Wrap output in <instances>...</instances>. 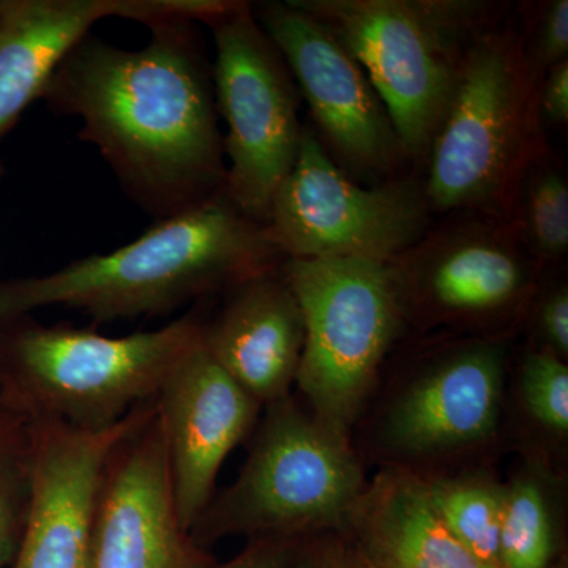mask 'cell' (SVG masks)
Instances as JSON below:
<instances>
[{
	"instance_id": "cell-1",
	"label": "cell",
	"mask_w": 568,
	"mask_h": 568,
	"mask_svg": "<svg viewBox=\"0 0 568 568\" xmlns=\"http://www.w3.org/2000/svg\"><path fill=\"white\" fill-rule=\"evenodd\" d=\"M126 51L84 37L44 88L51 110L80 119L126 194L159 222L226 192L212 69L194 21L148 26Z\"/></svg>"
},
{
	"instance_id": "cell-2",
	"label": "cell",
	"mask_w": 568,
	"mask_h": 568,
	"mask_svg": "<svg viewBox=\"0 0 568 568\" xmlns=\"http://www.w3.org/2000/svg\"><path fill=\"white\" fill-rule=\"evenodd\" d=\"M284 260L267 226L223 192L162 220L115 252L82 257L51 274L0 282V317L48 306L80 310L95 321L168 315Z\"/></svg>"
},
{
	"instance_id": "cell-3",
	"label": "cell",
	"mask_w": 568,
	"mask_h": 568,
	"mask_svg": "<svg viewBox=\"0 0 568 568\" xmlns=\"http://www.w3.org/2000/svg\"><path fill=\"white\" fill-rule=\"evenodd\" d=\"M515 7L466 52L425 159L435 215L473 212L511 223L530 164L551 151Z\"/></svg>"
},
{
	"instance_id": "cell-4",
	"label": "cell",
	"mask_w": 568,
	"mask_h": 568,
	"mask_svg": "<svg viewBox=\"0 0 568 568\" xmlns=\"http://www.w3.org/2000/svg\"><path fill=\"white\" fill-rule=\"evenodd\" d=\"M204 320L108 336L31 315L0 317V403L31 424L103 429L159 394L168 373L203 339Z\"/></svg>"
},
{
	"instance_id": "cell-5",
	"label": "cell",
	"mask_w": 568,
	"mask_h": 568,
	"mask_svg": "<svg viewBox=\"0 0 568 568\" xmlns=\"http://www.w3.org/2000/svg\"><path fill=\"white\" fill-rule=\"evenodd\" d=\"M358 62L409 162H425L466 52L510 13L485 0H294Z\"/></svg>"
},
{
	"instance_id": "cell-6",
	"label": "cell",
	"mask_w": 568,
	"mask_h": 568,
	"mask_svg": "<svg viewBox=\"0 0 568 568\" xmlns=\"http://www.w3.org/2000/svg\"><path fill=\"white\" fill-rule=\"evenodd\" d=\"M364 487L349 439L287 395L265 406L237 480L212 497L190 536L207 549L227 536L301 538L339 530Z\"/></svg>"
},
{
	"instance_id": "cell-7",
	"label": "cell",
	"mask_w": 568,
	"mask_h": 568,
	"mask_svg": "<svg viewBox=\"0 0 568 568\" xmlns=\"http://www.w3.org/2000/svg\"><path fill=\"white\" fill-rule=\"evenodd\" d=\"M284 272L305 321L298 390L310 413L349 439L381 365L407 324L390 264L286 260Z\"/></svg>"
},
{
	"instance_id": "cell-8",
	"label": "cell",
	"mask_w": 568,
	"mask_h": 568,
	"mask_svg": "<svg viewBox=\"0 0 568 568\" xmlns=\"http://www.w3.org/2000/svg\"><path fill=\"white\" fill-rule=\"evenodd\" d=\"M433 223L422 178L405 174L362 185L305 126L297 160L276 190L265 226L286 260L390 264Z\"/></svg>"
},
{
	"instance_id": "cell-9",
	"label": "cell",
	"mask_w": 568,
	"mask_h": 568,
	"mask_svg": "<svg viewBox=\"0 0 568 568\" xmlns=\"http://www.w3.org/2000/svg\"><path fill=\"white\" fill-rule=\"evenodd\" d=\"M205 24L215 41L216 111L226 123V193L245 215L265 224L301 149L298 89L248 2L237 0Z\"/></svg>"
},
{
	"instance_id": "cell-10",
	"label": "cell",
	"mask_w": 568,
	"mask_h": 568,
	"mask_svg": "<svg viewBox=\"0 0 568 568\" xmlns=\"http://www.w3.org/2000/svg\"><path fill=\"white\" fill-rule=\"evenodd\" d=\"M407 324L488 331L530 310L541 268L507 220L458 212L390 263Z\"/></svg>"
},
{
	"instance_id": "cell-11",
	"label": "cell",
	"mask_w": 568,
	"mask_h": 568,
	"mask_svg": "<svg viewBox=\"0 0 568 568\" xmlns=\"http://www.w3.org/2000/svg\"><path fill=\"white\" fill-rule=\"evenodd\" d=\"M308 103L328 155L351 178H402L409 162L384 103L353 55L294 0L253 9Z\"/></svg>"
},
{
	"instance_id": "cell-12",
	"label": "cell",
	"mask_w": 568,
	"mask_h": 568,
	"mask_svg": "<svg viewBox=\"0 0 568 568\" xmlns=\"http://www.w3.org/2000/svg\"><path fill=\"white\" fill-rule=\"evenodd\" d=\"M507 346L470 336L437 346L384 414L381 439L399 458H436L481 446L503 413Z\"/></svg>"
},
{
	"instance_id": "cell-13",
	"label": "cell",
	"mask_w": 568,
	"mask_h": 568,
	"mask_svg": "<svg viewBox=\"0 0 568 568\" xmlns=\"http://www.w3.org/2000/svg\"><path fill=\"white\" fill-rule=\"evenodd\" d=\"M183 528L155 405L112 450L104 467L91 568H213Z\"/></svg>"
},
{
	"instance_id": "cell-14",
	"label": "cell",
	"mask_w": 568,
	"mask_h": 568,
	"mask_svg": "<svg viewBox=\"0 0 568 568\" xmlns=\"http://www.w3.org/2000/svg\"><path fill=\"white\" fill-rule=\"evenodd\" d=\"M153 409L152 402L103 429L32 424V499L10 568H91L93 521L112 450Z\"/></svg>"
},
{
	"instance_id": "cell-15",
	"label": "cell",
	"mask_w": 568,
	"mask_h": 568,
	"mask_svg": "<svg viewBox=\"0 0 568 568\" xmlns=\"http://www.w3.org/2000/svg\"><path fill=\"white\" fill-rule=\"evenodd\" d=\"M153 405L175 507L190 532L212 500L224 459L253 432L263 406L213 361L203 339L168 373Z\"/></svg>"
},
{
	"instance_id": "cell-16",
	"label": "cell",
	"mask_w": 568,
	"mask_h": 568,
	"mask_svg": "<svg viewBox=\"0 0 568 568\" xmlns=\"http://www.w3.org/2000/svg\"><path fill=\"white\" fill-rule=\"evenodd\" d=\"M209 0H3L0 10V134L40 99L63 59L92 26L121 17L151 26L170 18L197 21Z\"/></svg>"
},
{
	"instance_id": "cell-17",
	"label": "cell",
	"mask_w": 568,
	"mask_h": 568,
	"mask_svg": "<svg viewBox=\"0 0 568 568\" xmlns=\"http://www.w3.org/2000/svg\"><path fill=\"white\" fill-rule=\"evenodd\" d=\"M227 293L219 316L204 323L203 345L261 406L271 405L290 395L297 377L305 346L302 306L284 263Z\"/></svg>"
},
{
	"instance_id": "cell-18",
	"label": "cell",
	"mask_w": 568,
	"mask_h": 568,
	"mask_svg": "<svg viewBox=\"0 0 568 568\" xmlns=\"http://www.w3.org/2000/svg\"><path fill=\"white\" fill-rule=\"evenodd\" d=\"M346 528L373 568H496L452 536L433 506L428 481L403 467H387L362 489Z\"/></svg>"
},
{
	"instance_id": "cell-19",
	"label": "cell",
	"mask_w": 568,
	"mask_h": 568,
	"mask_svg": "<svg viewBox=\"0 0 568 568\" xmlns=\"http://www.w3.org/2000/svg\"><path fill=\"white\" fill-rule=\"evenodd\" d=\"M511 224L526 252L544 271L568 252V181L549 151L530 164L519 183Z\"/></svg>"
},
{
	"instance_id": "cell-20",
	"label": "cell",
	"mask_w": 568,
	"mask_h": 568,
	"mask_svg": "<svg viewBox=\"0 0 568 568\" xmlns=\"http://www.w3.org/2000/svg\"><path fill=\"white\" fill-rule=\"evenodd\" d=\"M429 497L444 525L481 562L500 568L499 537L506 487L487 476L428 481Z\"/></svg>"
},
{
	"instance_id": "cell-21",
	"label": "cell",
	"mask_w": 568,
	"mask_h": 568,
	"mask_svg": "<svg viewBox=\"0 0 568 568\" xmlns=\"http://www.w3.org/2000/svg\"><path fill=\"white\" fill-rule=\"evenodd\" d=\"M555 519L544 484L523 474L506 487L499 537L500 568H549Z\"/></svg>"
},
{
	"instance_id": "cell-22",
	"label": "cell",
	"mask_w": 568,
	"mask_h": 568,
	"mask_svg": "<svg viewBox=\"0 0 568 568\" xmlns=\"http://www.w3.org/2000/svg\"><path fill=\"white\" fill-rule=\"evenodd\" d=\"M32 424L0 403V568L17 556L32 499Z\"/></svg>"
},
{
	"instance_id": "cell-23",
	"label": "cell",
	"mask_w": 568,
	"mask_h": 568,
	"mask_svg": "<svg viewBox=\"0 0 568 568\" xmlns=\"http://www.w3.org/2000/svg\"><path fill=\"white\" fill-rule=\"evenodd\" d=\"M523 405L536 424L556 436L568 432L567 362L547 349L530 351L519 375Z\"/></svg>"
},
{
	"instance_id": "cell-24",
	"label": "cell",
	"mask_w": 568,
	"mask_h": 568,
	"mask_svg": "<svg viewBox=\"0 0 568 568\" xmlns=\"http://www.w3.org/2000/svg\"><path fill=\"white\" fill-rule=\"evenodd\" d=\"M523 48L538 84L545 74L568 59V0H538L515 7Z\"/></svg>"
},
{
	"instance_id": "cell-25",
	"label": "cell",
	"mask_w": 568,
	"mask_h": 568,
	"mask_svg": "<svg viewBox=\"0 0 568 568\" xmlns=\"http://www.w3.org/2000/svg\"><path fill=\"white\" fill-rule=\"evenodd\" d=\"M536 295V294H534ZM534 324L541 349L558 355L567 362L568 357V287L558 283L551 290L532 298Z\"/></svg>"
},
{
	"instance_id": "cell-26",
	"label": "cell",
	"mask_w": 568,
	"mask_h": 568,
	"mask_svg": "<svg viewBox=\"0 0 568 568\" xmlns=\"http://www.w3.org/2000/svg\"><path fill=\"white\" fill-rule=\"evenodd\" d=\"M301 551L298 538H252L248 547L234 559L213 568H287Z\"/></svg>"
},
{
	"instance_id": "cell-27",
	"label": "cell",
	"mask_w": 568,
	"mask_h": 568,
	"mask_svg": "<svg viewBox=\"0 0 568 568\" xmlns=\"http://www.w3.org/2000/svg\"><path fill=\"white\" fill-rule=\"evenodd\" d=\"M541 121L552 126L568 123V59L552 67L538 88Z\"/></svg>"
},
{
	"instance_id": "cell-28",
	"label": "cell",
	"mask_w": 568,
	"mask_h": 568,
	"mask_svg": "<svg viewBox=\"0 0 568 568\" xmlns=\"http://www.w3.org/2000/svg\"><path fill=\"white\" fill-rule=\"evenodd\" d=\"M308 551L317 568H373L357 548L343 540H327Z\"/></svg>"
},
{
	"instance_id": "cell-29",
	"label": "cell",
	"mask_w": 568,
	"mask_h": 568,
	"mask_svg": "<svg viewBox=\"0 0 568 568\" xmlns=\"http://www.w3.org/2000/svg\"><path fill=\"white\" fill-rule=\"evenodd\" d=\"M287 568H317V566L310 551H298V555L295 556V559Z\"/></svg>"
},
{
	"instance_id": "cell-30",
	"label": "cell",
	"mask_w": 568,
	"mask_h": 568,
	"mask_svg": "<svg viewBox=\"0 0 568 568\" xmlns=\"http://www.w3.org/2000/svg\"><path fill=\"white\" fill-rule=\"evenodd\" d=\"M3 0H0V10H2Z\"/></svg>"
}]
</instances>
